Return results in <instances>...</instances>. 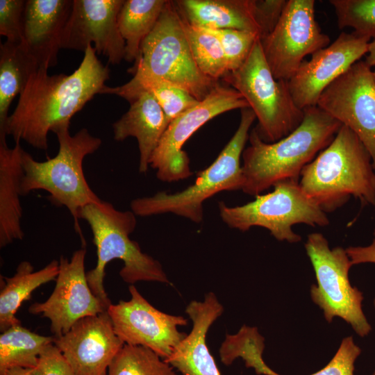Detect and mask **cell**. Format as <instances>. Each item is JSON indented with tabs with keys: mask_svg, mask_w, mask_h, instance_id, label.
I'll return each mask as SVG.
<instances>
[{
	"mask_svg": "<svg viewBox=\"0 0 375 375\" xmlns=\"http://www.w3.org/2000/svg\"><path fill=\"white\" fill-rule=\"evenodd\" d=\"M373 303H374V310H375V298H374V299ZM372 375H375V370H374V373H373Z\"/></svg>",
	"mask_w": 375,
	"mask_h": 375,
	"instance_id": "obj_40",
	"label": "cell"
},
{
	"mask_svg": "<svg viewBox=\"0 0 375 375\" xmlns=\"http://www.w3.org/2000/svg\"><path fill=\"white\" fill-rule=\"evenodd\" d=\"M106 375H178L150 349L126 344L109 366Z\"/></svg>",
	"mask_w": 375,
	"mask_h": 375,
	"instance_id": "obj_30",
	"label": "cell"
},
{
	"mask_svg": "<svg viewBox=\"0 0 375 375\" xmlns=\"http://www.w3.org/2000/svg\"><path fill=\"white\" fill-rule=\"evenodd\" d=\"M219 40L228 72L238 69L248 58L253 45L260 40L258 33L237 29H206Z\"/></svg>",
	"mask_w": 375,
	"mask_h": 375,
	"instance_id": "obj_33",
	"label": "cell"
},
{
	"mask_svg": "<svg viewBox=\"0 0 375 375\" xmlns=\"http://www.w3.org/2000/svg\"><path fill=\"white\" fill-rule=\"evenodd\" d=\"M76 375H106L124 342L115 333L107 312L83 317L64 335L54 337Z\"/></svg>",
	"mask_w": 375,
	"mask_h": 375,
	"instance_id": "obj_18",
	"label": "cell"
},
{
	"mask_svg": "<svg viewBox=\"0 0 375 375\" xmlns=\"http://www.w3.org/2000/svg\"><path fill=\"white\" fill-rule=\"evenodd\" d=\"M315 5L314 0H288L275 28L260 40L276 79L289 81L306 56L330 44L316 20Z\"/></svg>",
	"mask_w": 375,
	"mask_h": 375,
	"instance_id": "obj_12",
	"label": "cell"
},
{
	"mask_svg": "<svg viewBox=\"0 0 375 375\" xmlns=\"http://www.w3.org/2000/svg\"><path fill=\"white\" fill-rule=\"evenodd\" d=\"M373 75H374V81H375V69L373 71Z\"/></svg>",
	"mask_w": 375,
	"mask_h": 375,
	"instance_id": "obj_41",
	"label": "cell"
},
{
	"mask_svg": "<svg viewBox=\"0 0 375 375\" xmlns=\"http://www.w3.org/2000/svg\"><path fill=\"white\" fill-rule=\"evenodd\" d=\"M340 29L351 28L358 35L375 38V0H330Z\"/></svg>",
	"mask_w": 375,
	"mask_h": 375,
	"instance_id": "obj_31",
	"label": "cell"
},
{
	"mask_svg": "<svg viewBox=\"0 0 375 375\" xmlns=\"http://www.w3.org/2000/svg\"><path fill=\"white\" fill-rule=\"evenodd\" d=\"M34 368L38 375H76L62 352L53 343L49 344L42 351Z\"/></svg>",
	"mask_w": 375,
	"mask_h": 375,
	"instance_id": "obj_36",
	"label": "cell"
},
{
	"mask_svg": "<svg viewBox=\"0 0 375 375\" xmlns=\"http://www.w3.org/2000/svg\"><path fill=\"white\" fill-rule=\"evenodd\" d=\"M69 126H62L54 133L58 142V151L53 158L40 162L23 150L24 174L20 194L25 196L38 190L47 192L52 204L64 206L69 210L74 219L75 231L81 238L82 246L85 247L78 222L79 210L101 199L89 185L83 162L87 156L99 149L102 141L92 135L85 128L72 135Z\"/></svg>",
	"mask_w": 375,
	"mask_h": 375,
	"instance_id": "obj_4",
	"label": "cell"
},
{
	"mask_svg": "<svg viewBox=\"0 0 375 375\" xmlns=\"http://www.w3.org/2000/svg\"><path fill=\"white\" fill-rule=\"evenodd\" d=\"M360 353L361 349L354 342L352 336L344 338L330 362L310 375H354L355 362ZM251 368L257 374L281 375L268 367L262 358L256 360Z\"/></svg>",
	"mask_w": 375,
	"mask_h": 375,
	"instance_id": "obj_32",
	"label": "cell"
},
{
	"mask_svg": "<svg viewBox=\"0 0 375 375\" xmlns=\"http://www.w3.org/2000/svg\"><path fill=\"white\" fill-rule=\"evenodd\" d=\"M181 17L197 65L206 76L219 81L228 71L219 39L205 29L190 25Z\"/></svg>",
	"mask_w": 375,
	"mask_h": 375,
	"instance_id": "obj_29",
	"label": "cell"
},
{
	"mask_svg": "<svg viewBox=\"0 0 375 375\" xmlns=\"http://www.w3.org/2000/svg\"><path fill=\"white\" fill-rule=\"evenodd\" d=\"M256 119L250 108L241 109L238 129L215 160L197 176L195 182L175 193L158 192L151 197L134 199L131 211L140 217L173 213L194 223L203 218V203L222 191L242 190L244 176L240 160L249 129Z\"/></svg>",
	"mask_w": 375,
	"mask_h": 375,
	"instance_id": "obj_6",
	"label": "cell"
},
{
	"mask_svg": "<svg viewBox=\"0 0 375 375\" xmlns=\"http://www.w3.org/2000/svg\"><path fill=\"white\" fill-rule=\"evenodd\" d=\"M301 124L286 137L264 142L255 128L244 149L242 190L257 196L283 181H299L303 168L334 139L342 124L317 106L307 108Z\"/></svg>",
	"mask_w": 375,
	"mask_h": 375,
	"instance_id": "obj_2",
	"label": "cell"
},
{
	"mask_svg": "<svg viewBox=\"0 0 375 375\" xmlns=\"http://www.w3.org/2000/svg\"><path fill=\"white\" fill-rule=\"evenodd\" d=\"M53 342L54 337L37 334L21 324L10 327L0 335V375L15 367L34 368L40 354Z\"/></svg>",
	"mask_w": 375,
	"mask_h": 375,
	"instance_id": "obj_27",
	"label": "cell"
},
{
	"mask_svg": "<svg viewBox=\"0 0 375 375\" xmlns=\"http://www.w3.org/2000/svg\"><path fill=\"white\" fill-rule=\"evenodd\" d=\"M288 0H253V13L260 29V40L277 25Z\"/></svg>",
	"mask_w": 375,
	"mask_h": 375,
	"instance_id": "obj_35",
	"label": "cell"
},
{
	"mask_svg": "<svg viewBox=\"0 0 375 375\" xmlns=\"http://www.w3.org/2000/svg\"><path fill=\"white\" fill-rule=\"evenodd\" d=\"M303 192L325 212L353 196L375 206V172L371 156L358 136L342 125L332 142L301 174Z\"/></svg>",
	"mask_w": 375,
	"mask_h": 375,
	"instance_id": "obj_3",
	"label": "cell"
},
{
	"mask_svg": "<svg viewBox=\"0 0 375 375\" xmlns=\"http://www.w3.org/2000/svg\"><path fill=\"white\" fill-rule=\"evenodd\" d=\"M167 0H124L118 26L125 42L124 60L135 61L140 47L156 26Z\"/></svg>",
	"mask_w": 375,
	"mask_h": 375,
	"instance_id": "obj_26",
	"label": "cell"
},
{
	"mask_svg": "<svg viewBox=\"0 0 375 375\" xmlns=\"http://www.w3.org/2000/svg\"><path fill=\"white\" fill-rule=\"evenodd\" d=\"M40 68L22 43L6 40L0 45V139L6 138L5 128L12 100L20 94L31 76Z\"/></svg>",
	"mask_w": 375,
	"mask_h": 375,
	"instance_id": "obj_25",
	"label": "cell"
},
{
	"mask_svg": "<svg viewBox=\"0 0 375 375\" xmlns=\"http://www.w3.org/2000/svg\"><path fill=\"white\" fill-rule=\"evenodd\" d=\"M136 68L183 89L199 101L219 83L197 65L174 1H166L156 26L141 44L138 58L128 69Z\"/></svg>",
	"mask_w": 375,
	"mask_h": 375,
	"instance_id": "obj_8",
	"label": "cell"
},
{
	"mask_svg": "<svg viewBox=\"0 0 375 375\" xmlns=\"http://www.w3.org/2000/svg\"><path fill=\"white\" fill-rule=\"evenodd\" d=\"M78 219L89 225L97 249V264L87 272V280L92 292L107 308L112 303L105 290L103 280L106 267L112 260L123 261L119 276L125 283H169L159 261L143 253L138 243L130 238L137 226L136 215L131 210H117L111 203L101 200L81 208Z\"/></svg>",
	"mask_w": 375,
	"mask_h": 375,
	"instance_id": "obj_5",
	"label": "cell"
},
{
	"mask_svg": "<svg viewBox=\"0 0 375 375\" xmlns=\"http://www.w3.org/2000/svg\"><path fill=\"white\" fill-rule=\"evenodd\" d=\"M317 106L358 136L375 172V81L371 67L365 60L355 62L323 91Z\"/></svg>",
	"mask_w": 375,
	"mask_h": 375,
	"instance_id": "obj_13",
	"label": "cell"
},
{
	"mask_svg": "<svg viewBox=\"0 0 375 375\" xmlns=\"http://www.w3.org/2000/svg\"><path fill=\"white\" fill-rule=\"evenodd\" d=\"M305 249L315 271L317 284L310 288V297L331 323L340 317L360 337L372 331L363 310V294L351 285L349 272L352 265L346 249H331L326 238L319 233L308 236Z\"/></svg>",
	"mask_w": 375,
	"mask_h": 375,
	"instance_id": "obj_10",
	"label": "cell"
},
{
	"mask_svg": "<svg viewBox=\"0 0 375 375\" xmlns=\"http://www.w3.org/2000/svg\"><path fill=\"white\" fill-rule=\"evenodd\" d=\"M347 253L352 265L361 263H375V232L372 242L366 247H349Z\"/></svg>",
	"mask_w": 375,
	"mask_h": 375,
	"instance_id": "obj_37",
	"label": "cell"
},
{
	"mask_svg": "<svg viewBox=\"0 0 375 375\" xmlns=\"http://www.w3.org/2000/svg\"><path fill=\"white\" fill-rule=\"evenodd\" d=\"M133 78L119 87L126 90L149 92L162 109L168 125L176 117L196 106L199 101L188 92L136 68L128 69Z\"/></svg>",
	"mask_w": 375,
	"mask_h": 375,
	"instance_id": "obj_28",
	"label": "cell"
},
{
	"mask_svg": "<svg viewBox=\"0 0 375 375\" xmlns=\"http://www.w3.org/2000/svg\"><path fill=\"white\" fill-rule=\"evenodd\" d=\"M1 375H38L35 368L15 367L6 370Z\"/></svg>",
	"mask_w": 375,
	"mask_h": 375,
	"instance_id": "obj_38",
	"label": "cell"
},
{
	"mask_svg": "<svg viewBox=\"0 0 375 375\" xmlns=\"http://www.w3.org/2000/svg\"><path fill=\"white\" fill-rule=\"evenodd\" d=\"M124 0H73L64 29L61 49L84 51L94 44L97 54L108 63L119 64L125 56V42L118 26V15Z\"/></svg>",
	"mask_w": 375,
	"mask_h": 375,
	"instance_id": "obj_17",
	"label": "cell"
},
{
	"mask_svg": "<svg viewBox=\"0 0 375 375\" xmlns=\"http://www.w3.org/2000/svg\"><path fill=\"white\" fill-rule=\"evenodd\" d=\"M24 0H0V34L8 41L24 44Z\"/></svg>",
	"mask_w": 375,
	"mask_h": 375,
	"instance_id": "obj_34",
	"label": "cell"
},
{
	"mask_svg": "<svg viewBox=\"0 0 375 375\" xmlns=\"http://www.w3.org/2000/svg\"><path fill=\"white\" fill-rule=\"evenodd\" d=\"M371 39L342 32L331 44L304 60L288 81L295 104L301 110L316 106L323 91L368 51Z\"/></svg>",
	"mask_w": 375,
	"mask_h": 375,
	"instance_id": "obj_16",
	"label": "cell"
},
{
	"mask_svg": "<svg viewBox=\"0 0 375 375\" xmlns=\"http://www.w3.org/2000/svg\"><path fill=\"white\" fill-rule=\"evenodd\" d=\"M181 16L190 25L206 29H260L253 13V0L174 1Z\"/></svg>",
	"mask_w": 375,
	"mask_h": 375,
	"instance_id": "obj_23",
	"label": "cell"
},
{
	"mask_svg": "<svg viewBox=\"0 0 375 375\" xmlns=\"http://www.w3.org/2000/svg\"><path fill=\"white\" fill-rule=\"evenodd\" d=\"M245 108H249V103L239 92L219 83L203 100L172 120L149 161L158 179L170 183L190 177L192 172L188 154L183 150L184 144L212 118Z\"/></svg>",
	"mask_w": 375,
	"mask_h": 375,
	"instance_id": "obj_11",
	"label": "cell"
},
{
	"mask_svg": "<svg viewBox=\"0 0 375 375\" xmlns=\"http://www.w3.org/2000/svg\"><path fill=\"white\" fill-rule=\"evenodd\" d=\"M73 0H26L24 12V44L47 68L57 63L65 27Z\"/></svg>",
	"mask_w": 375,
	"mask_h": 375,
	"instance_id": "obj_20",
	"label": "cell"
},
{
	"mask_svg": "<svg viewBox=\"0 0 375 375\" xmlns=\"http://www.w3.org/2000/svg\"><path fill=\"white\" fill-rule=\"evenodd\" d=\"M101 94H115L129 102L128 111L112 125L113 138L119 142L129 137L136 138L140 151L139 172L146 173L151 156L168 126L162 109L151 94L143 90L106 85Z\"/></svg>",
	"mask_w": 375,
	"mask_h": 375,
	"instance_id": "obj_19",
	"label": "cell"
},
{
	"mask_svg": "<svg viewBox=\"0 0 375 375\" xmlns=\"http://www.w3.org/2000/svg\"><path fill=\"white\" fill-rule=\"evenodd\" d=\"M59 272V260H53L43 268L35 272L32 264L21 262L15 274L10 277L1 276L0 331L20 324L15 314L22 303L28 300L38 288L51 281H56Z\"/></svg>",
	"mask_w": 375,
	"mask_h": 375,
	"instance_id": "obj_24",
	"label": "cell"
},
{
	"mask_svg": "<svg viewBox=\"0 0 375 375\" xmlns=\"http://www.w3.org/2000/svg\"><path fill=\"white\" fill-rule=\"evenodd\" d=\"M109 77L108 67L97 58L92 44L71 74L49 75L48 69L40 67L19 94L7 119L6 134L15 143L24 140L35 149L47 150L49 133L70 126L72 117L101 93Z\"/></svg>",
	"mask_w": 375,
	"mask_h": 375,
	"instance_id": "obj_1",
	"label": "cell"
},
{
	"mask_svg": "<svg viewBox=\"0 0 375 375\" xmlns=\"http://www.w3.org/2000/svg\"><path fill=\"white\" fill-rule=\"evenodd\" d=\"M367 53L365 62L372 67L375 65V38L369 42Z\"/></svg>",
	"mask_w": 375,
	"mask_h": 375,
	"instance_id": "obj_39",
	"label": "cell"
},
{
	"mask_svg": "<svg viewBox=\"0 0 375 375\" xmlns=\"http://www.w3.org/2000/svg\"><path fill=\"white\" fill-rule=\"evenodd\" d=\"M223 311L213 292L207 293L203 301H192L185 312L192 322V328L165 360L183 375H222L206 338L210 326Z\"/></svg>",
	"mask_w": 375,
	"mask_h": 375,
	"instance_id": "obj_21",
	"label": "cell"
},
{
	"mask_svg": "<svg viewBox=\"0 0 375 375\" xmlns=\"http://www.w3.org/2000/svg\"><path fill=\"white\" fill-rule=\"evenodd\" d=\"M128 290V301L107 309L115 333L124 344L147 347L166 360L187 335L178 326L186 325L188 319L156 309L133 285Z\"/></svg>",
	"mask_w": 375,
	"mask_h": 375,
	"instance_id": "obj_14",
	"label": "cell"
},
{
	"mask_svg": "<svg viewBox=\"0 0 375 375\" xmlns=\"http://www.w3.org/2000/svg\"><path fill=\"white\" fill-rule=\"evenodd\" d=\"M20 143L12 148L0 139V247H5L24 236L22 228L20 184L24 174Z\"/></svg>",
	"mask_w": 375,
	"mask_h": 375,
	"instance_id": "obj_22",
	"label": "cell"
},
{
	"mask_svg": "<svg viewBox=\"0 0 375 375\" xmlns=\"http://www.w3.org/2000/svg\"><path fill=\"white\" fill-rule=\"evenodd\" d=\"M86 252L85 247L82 246L69 260L61 256L51 294L45 301L34 303L28 308L30 313L50 320L54 337L66 333L79 319L108 309L88 284L85 270Z\"/></svg>",
	"mask_w": 375,
	"mask_h": 375,
	"instance_id": "obj_15",
	"label": "cell"
},
{
	"mask_svg": "<svg viewBox=\"0 0 375 375\" xmlns=\"http://www.w3.org/2000/svg\"><path fill=\"white\" fill-rule=\"evenodd\" d=\"M222 80L246 99L258 119L254 128L264 142H274L286 137L302 122L304 110L295 104L288 81L274 77L260 40L242 66L228 72Z\"/></svg>",
	"mask_w": 375,
	"mask_h": 375,
	"instance_id": "obj_7",
	"label": "cell"
},
{
	"mask_svg": "<svg viewBox=\"0 0 375 375\" xmlns=\"http://www.w3.org/2000/svg\"><path fill=\"white\" fill-rule=\"evenodd\" d=\"M219 216L230 228L247 231L253 226L267 228L276 240L296 243L301 238L292 227L305 224L326 226L329 219L326 212L302 190L299 181H283L274 190L246 204L228 206L219 202Z\"/></svg>",
	"mask_w": 375,
	"mask_h": 375,
	"instance_id": "obj_9",
	"label": "cell"
}]
</instances>
